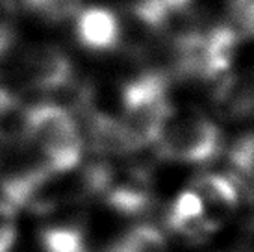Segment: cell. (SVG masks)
Returning a JSON list of instances; mask_svg holds the SVG:
<instances>
[{
    "mask_svg": "<svg viewBox=\"0 0 254 252\" xmlns=\"http://www.w3.org/2000/svg\"><path fill=\"white\" fill-rule=\"evenodd\" d=\"M52 171L71 169L82 163L84 135L72 113L62 104L45 102L28 108L26 141Z\"/></svg>",
    "mask_w": 254,
    "mask_h": 252,
    "instance_id": "cell-1",
    "label": "cell"
},
{
    "mask_svg": "<svg viewBox=\"0 0 254 252\" xmlns=\"http://www.w3.org/2000/svg\"><path fill=\"white\" fill-rule=\"evenodd\" d=\"M154 152L169 163L195 165L217 156L221 148L219 128L195 110H171L156 135Z\"/></svg>",
    "mask_w": 254,
    "mask_h": 252,
    "instance_id": "cell-2",
    "label": "cell"
},
{
    "mask_svg": "<svg viewBox=\"0 0 254 252\" xmlns=\"http://www.w3.org/2000/svg\"><path fill=\"white\" fill-rule=\"evenodd\" d=\"M171 110L163 72H143L123 87L119 119L135 150L152 147Z\"/></svg>",
    "mask_w": 254,
    "mask_h": 252,
    "instance_id": "cell-3",
    "label": "cell"
},
{
    "mask_svg": "<svg viewBox=\"0 0 254 252\" xmlns=\"http://www.w3.org/2000/svg\"><path fill=\"white\" fill-rule=\"evenodd\" d=\"M15 74L30 89L58 91L72 82L69 58L52 45H36L24 49L17 58Z\"/></svg>",
    "mask_w": 254,
    "mask_h": 252,
    "instance_id": "cell-4",
    "label": "cell"
},
{
    "mask_svg": "<svg viewBox=\"0 0 254 252\" xmlns=\"http://www.w3.org/2000/svg\"><path fill=\"white\" fill-rule=\"evenodd\" d=\"M190 188L197 193L202 223L212 234L232 217L240 202V191L230 176L200 175L191 180Z\"/></svg>",
    "mask_w": 254,
    "mask_h": 252,
    "instance_id": "cell-5",
    "label": "cell"
},
{
    "mask_svg": "<svg viewBox=\"0 0 254 252\" xmlns=\"http://www.w3.org/2000/svg\"><path fill=\"white\" fill-rule=\"evenodd\" d=\"M76 34L87 49L110 50L121 43L119 19L106 7H87L78 13Z\"/></svg>",
    "mask_w": 254,
    "mask_h": 252,
    "instance_id": "cell-6",
    "label": "cell"
},
{
    "mask_svg": "<svg viewBox=\"0 0 254 252\" xmlns=\"http://www.w3.org/2000/svg\"><path fill=\"white\" fill-rule=\"evenodd\" d=\"M213 102L217 112L226 119L243 117L253 108V87L251 80L238 74L221 78L217 89L213 93Z\"/></svg>",
    "mask_w": 254,
    "mask_h": 252,
    "instance_id": "cell-7",
    "label": "cell"
},
{
    "mask_svg": "<svg viewBox=\"0 0 254 252\" xmlns=\"http://www.w3.org/2000/svg\"><path fill=\"white\" fill-rule=\"evenodd\" d=\"M39 252H89L84 228L76 224H52L39 234Z\"/></svg>",
    "mask_w": 254,
    "mask_h": 252,
    "instance_id": "cell-8",
    "label": "cell"
},
{
    "mask_svg": "<svg viewBox=\"0 0 254 252\" xmlns=\"http://www.w3.org/2000/svg\"><path fill=\"white\" fill-rule=\"evenodd\" d=\"M106 252H169V249L156 226L137 224L125 232Z\"/></svg>",
    "mask_w": 254,
    "mask_h": 252,
    "instance_id": "cell-9",
    "label": "cell"
},
{
    "mask_svg": "<svg viewBox=\"0 0 254 252\" xmlns=\"http://www.w3.org/2000/svg\"><path fill=\"white\" fill-rule=\"evenodd\" d=\"M26 6L43 19L60 22L80 11V0H24Z\"/></svg>",
    "mask_w": 254,
    "mask_h": 252,
    "instance_id": "cell-10",
    "label": "cell"
},
{
    "mask_svg": "<svg viewBox=\"0 0 254 252\" xmlns=\"http://www.w3.org/2000/svg\"><path fill=\"white\" fill-rule=\"evenodd\" d=\"M228 19L230 22L226 26L236 32L241 37H249L253 34L254 21V0H230L228 6Z\"/></svg>",
    "mask_w": 254,
    "mask_h": 252,
    "instance_id": "cell-11",
    "label": "cell"
},
{
    "mask_svg": "<svg viewBox=\"0 0 254 252\" xmlns=\"http://www.w3.org/2000/svg\"><path fill=\"white\" fill-rule=\"evenodd\" d=\"M17 241V208L0 200V252H11Z\"/></svg>",
    "mask_w": 254,
    "mask_h": 252,
    "instance_id": "cell-12",
    "label": "cell"
},
{
    "mask_svg": "<svg viewBox=\"0 0 254 252\" xmlns=\"http://www.w3.org/2000/svg\"><path fill=\"white\" fill-rule=\"evenodd\" d=\"M15 21V2L13 0H0V54H6L7 47L11 45Z\"/></svg>",
    "mask_w": 254,
    "mask_h": 252,
    "instance_id": "cell-13",
    "label": "cell"
}]
</instances>
